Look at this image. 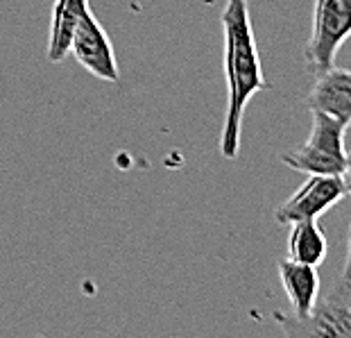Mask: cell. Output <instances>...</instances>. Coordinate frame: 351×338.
Instances as JSON below:
<instances>
[{"mask_svg": "<svg viewBox=\"0 0 351 338\" xmlns=\"http://www.w3.org/2000/svg\"><path fill=\"white\" fill-rule=\"evenodd\" d=\"M349 195L342 175H308V179L288 200H283L274 212L279 225H293L300 221H319L328 209Z\"/></svg>", "mask_w": 351, "mask_h": 338, "instance_id": "cell-5", "label": "cell"}, {"mask_svg": "<svg viewBox=\"0 0 351 338\" xmlns=\"http://www.w3.org/2000/svg\"><path fill=\"white\" fill-rule=\"evenodd\" d=\"M340 284H345V286H351V225H349V236H347V257H345V266H342Z\"/></svg>", "mask_w": 351, "mask_h": 338, "instance_id": "cell-11", "label": "cell"}, {"mask_svg": "<svg viewBox=\"0 0 351 338\" xmlns=\"http://www.w3.org/2000/svg\"><path fill=\"white\" fill-rule=\"evenodd\" d=\"M342 179H345L347 191L351 195V153H347V166H345V172H342Z\"/></svg>", "mask_w": 351, "mask_h": 338, "instance_id": "cell-12", "label": "cell"}, {"mask_svg": "<svg viewBox=\"0 0 351 338\" xmlns=\"http://www.w3.org/2000/svg\"><path fill=\"white\" fill-rule=\"evenodd\" d=\"M69 55L75 57L82 69L95 75L98 80L111 82V84L121 80L114 43L91 10L80 19L75 32H73Z\"/></svg>", "mask_w": 351, "mask_h": 338, "instance_id": "cell-6", "label": "cell"}, {"mask_svg": "<svg viewBox=\"0 0 351 338\" xmlns=\"http://www.w3.org/2000/svg\"><path fill=\"white\" fill-rule=\"evenodd\" d=\"M345 132L335 118L313 111V127L304 144L288 155H281L283 166L304 175H342L347 166Z\"/></svg>", "mask_w": 351, "mask_h": 338, "instance_id": "cell-2", "label": "cell"}, {"mask_svg": "<svg viewBox=\"0 0 351 338\" xmlns=\"http://www.w3.org/2000/svg\"><path fill=\"white\" fill-rule=\"evenodd\" d=\"M288 259L306 266H319L328 254V243L317 221H300L288 225Z\"/></svg>", "mask_w": 351, "mask_h": 338, "instance_id": "cell-10", "label": "cell"}, {"mask_svg": "<svg viewBox=\"0 0 351 338\" xmlns=\"http://www.w3.org/2000/svg\"><path fill=\"white\" fill-rule=\"evenodd\" d=\"M222 32H225V78H227V111L220 134V153L225 159H236L241 153L243 114L247 102L258 91H267L256 36H254L250 3L227 0L222 10Z\"/></svg>", "mask_w": 351, "mask_h": 338, "instance_id": "cell-1", "label": "cell"}, {"mask_svg": "<svg viewBox=\"0 0 351 338\" xmlns=\"http://www.w3.org/2000/svg\"><path fill=\"white\" fill-rule=\"evenodd\" d=\"M286 336H351V286L335 284L331 295L317 300L315 306L304 318L274 313Z\"/></svg>", "mask_w": 351, "mask_h": 338, "instance_id": "cell-4", "label": "cell"}, {"mask_svg": "<svg viewBox=\"0 0 351 338\" xmlns=\"http://www.w3.org/2000/svg\"><path fill=\"white\" fill-rule=\"evenodd\" d=\"M306 104L311 111L331 116L342 125H351V71L331 66L317 73Z\"/></svg>", "mask_w": 351, "mask_h": 338, "instance_id": "cell-7", "label": "cell"}, {"mask_svg": "<svg viewBox=\"0 0 351 338\" xmlns=\"http://www.w3.org/2000/svg\"><path fill=\"white\" fill-rule=\"evenodd\" d=\"M349 36L351 0H315L311 36L304 48L306 69L317 75L335 66V57Z\"/></svg>", "mask_w": 351, "mask_h": 338, "instance_id": "cell-3", "label": "cell"}, {"mask_svg": "<svg viewBox=\"0 0 351 338\" xmlns=\"http://www.w3.org/2000/svg\"><path fill=\"white\" fill-rule=\"evenodd\" d=\"M279 277L281 286L286 291V297L290 302L295 318H304L313 311V306L319 300V275L315 266L297 264L293 259H279Z\"/></svg>", "mask_w": 351, "mask_h": 338, "instance_id": "cell-8", "label": "cell"}, {"mask_svg": "<svg viewBox=\"0 0 351 338\" xmlns=\"http://www.w3.org/2000/svg\"><path fill=\"white\" fill-rule=\"evenodd\" d=\"M91 10L88 0H55L50 19V34H48V62L59 64L69 57L73 32L80 23V19Z\"/></svg>", "mask_w": 351, "mask_h": 338, "instance_id": "cell-9", "label": "cell"}]
</instances>
